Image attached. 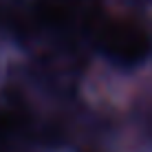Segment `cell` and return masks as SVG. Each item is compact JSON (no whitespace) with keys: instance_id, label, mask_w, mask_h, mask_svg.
<instances>
[{"instance_id":"obj_2","label":"cell","mask_w":152,"mask_h":152,"mask_svg":"<svg viewBox=\"0 0 152 152\" xmlns=\"http://www.w3.org/2000/svg\"><path fill=\"white\" fill-rule=\"evenodd\" d=\"M88 0H35L33 13L44 27L64 29L86 18Z\"/></svg>"},{"instance_id":"obj_1","label":"cell","mask_w":152,"mask_h":152,"mask_svg":"<svg viewBox=\"0 0 152 152\" xmlns=\"http://www.w3.org/2000/svg\"><path fill=\"white\" fill-rule=\"evenodd\" d=\"M99 44L115 60H134L143 51V35L132 22L110 20L99 31Z\"/></svg>"}]
</instances>
